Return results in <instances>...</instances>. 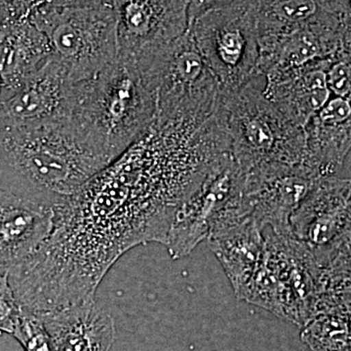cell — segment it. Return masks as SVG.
<instances>
[{"label": "cell", "mask_w": 351, "mask_h": 351, "mask_svg": "<svg viewBox=\"0 0 351 351\" xmlns=\"http://www.w3.org/2000/svg\"><path fill=\"white\" fill-rule=\"evenodd\" d=\"M1 89H2V82H1V78H0V95H1Z\"/></svg>", "instance_id": "obj_26"}, {"label": "cell", "mask_w": 351, "mask_h": 351, "mask_svg": "<svg viewBox=\"0 0 351 351\" xmlns=\"http://www.w3.org/2000/svg\"><path fill=\"white\" fill-rule=\"evenodd\" d=\"M38 316L54 351H110L117 338L114 320L95 299Z\"/></svg>", "instance_id": "obj_18"}, {"label": "cell", "mask_w": 351, "mask_h": 351, "mask_svg": "<svg viewBox=\"0 0 351 351\" xmlns=\"http://www.w3.org/2000/svg\"><path fill=\"white\" fill-rule=\"evenodd\" d=\"M188 32L221 88L262 75L253 0L191 1Z\"/></svg>", "instance_id": "obj_6"}, {"label": "cell", "mask_w": 351, "mask_h": 351, "mask_svg": "<svg viewBox=\"0 0 351 351\" xmlns=\"http://www.w3.org/2000/svg\"><path fill=\"white\" fill-rule=\"evenodd\" d=\"M230 142L212 117H156L137 142L58 203L34 274L69 302L94 298L110 267L140 244H165L173 217Z\"/></svg>", "instance_id": "obj_1"}, {"label": "cell", "mask_w": 351, "mask_h": 351, "mask_svg": "<svg viewBox=\"0 0 351 351\" xmlns=\"http://www.w3.org/2000/svg\"><path fill=\"white\" fill-rule=\"evenodd\" d=\"M80 82L51 56L19 84L0 95V125L40 126L69 121Z\"/></svg>", "instance_id": "obj_13"}, {"label": "cell", "mask_w": 351, "mask_h": 351, "mask_svg": "<svg viewBox=\"0 0 351 351\" xmlns=\"http://www.w3.org/2000/svg\"><path fill=\"white\" fill-rule=\"evenodd\" d=\"M11 335L19 341L25 351H54L43 320L36 314L22 307Z\"/></svg>", "instance_id": "obj_22"}, {"label": "cell", "mask_w": 351, "mask_h": 351, "mask_svg": "<svg viewBox=\"0 0 351 351\" xmlns=\"http://www.w3.org/2000/svg\"><path fill=\"white\" fill-rule=\"evenodd\" d=\"M265 76L221 88L212 117L230 141V154L244 171L267 163L301 165L304 129L265 96Z\"/></svg>", "instance_id": "obj_4"}, {"label": "cell", "mask_w": 351, "mask_h": 351, "mask_svg": "<svg viewBox=\"0 0 351 351\" xmlns=\"http://www.w3.org/2000/svg\"><path fill=\"white\" fill-rule=\"evenodd\" d=\"M207 241L239 298L262 261V230L252 218L240 219L214 228Z\"/></svg>", "instance_id": "obj_20"}, {"label": "cell", "mask_w": 351, "mask_h": 351, "mask_svg": "<svg viewBox=\"0 0 351 351\" xmlns=\"http://www.w3.org/2000/svg\"><path fill=\"white\" fill-rule=\"evenodd\" d=\"M21 313V306L9 284L7 274H0V332L12 334Z\"/></svg>", "instance_id": "obj_23"}, {"label": "cell", "mask_w": 351, "mask_h": 351, "mask_svg": "<svg viewBox=\"0 0 351 351\" xmlns=\"http://www.w3.org/2000/svg\"><path fill=\"white\" fill-rule=\"evenodd\" d=\"M304 152L301 166L316 178L339 176L350 165V100L330 99L304 128Z\"/></svg>", "instance_id": "obj_16"}, {"label": "cell", "mask_w": 351, "mask_h": 351, "mask_svg": "<svg viewBox=\"0 0 351 351\" xmlns=\"http://www.w3.org/2000/svg\"><path fill=\"white\" fill-rule=\"evenodd\" d=\"M156 92V117L202 120L211 117L219 83L188 31L142 71Z\"/></svg>", "instance_id": "obj_8"}, {"label": "cell", "mask_w": 351, "mask_h": 351, "mask_svg": "<svg viewBox=\"0 0 351 351\" xmlns=\"http://www.w3.org/2000/svg\"><path fill=\"white\" fill-rule=\"evenodd\" d=\"M258 73L301 68L321 60L351 57V6L346 0H320L311 19L282 36L258 41Z\"/></svg>", "instance_id": "obj_9"}, {"label": "cell", "mask_w": 351, "mask_h": 351, "mask_svg": "<svg viewBox=\"0 0 351 351\" xmlns=\"http://www.w3.org/2000/svg\"><path fill=\"white\" fill-rule=\"evenodd\" d=\"M301 339L311 351H351L350 307L314 313L302 327Z\"/></svg>", "instance_id": "obj_21"}, {"label": "cell", "mask_w": 351, "mask_h": 351, "mask_svg": "<svg viewBox=\"0 0 351 351\" xmlns=\"http://www.w3.org/2000/svg\"><path fill=\"white\" fill-rule=\"evenodd\" d=\"M34 1H21L17 10L0 25L1 93L12 89L52 56L49 43L34 24Z\"/></svg>", "instance_id": "obj_17"}, {"label": "cell", "mask_w": 351, "mask_h": 351, "mask_svg": "<svg viewBox=\"0 0 351 351\" xmlns=\"http://www.w3.org/2000/svg\"><path fill=\"white\" fill-rule=\"evenodd\" d=\"M244 198L252 219L262 230L291 233L290 218L315 177L301 165L267 163L245 171Z\"/></svg>", "instance_id": "obj_14"}, {"label": "cell", "mask_w": 351, "mask_h": 351, "mask_svg": "<svg viewBox=\"0 0 351 351\" xmlns=\"http://www.w3.org/2000/svg\"><path fill=\"white\" fill-rule=\"evenodd\" d=\"M351 59L334 62L326 73L327 87L330 93L338 98L350 100Z\"/></svg>", "instance_id": "obj_24"}, {"label": "cell", "mask_w": 351, "mask_h": 351, "mask_svg": "<svg viewBox=\"0 0 351 351\" xmlns=\"http://www.w3.org/2000/svg\"><path fill=\"white\" fill-rule=\"evenodd\" d=\"M245 175L230 152L213 164L173 217L164 244L173 260L191 254L219 219L246 210Z\"/></svg>", "instance_id": "obj_10"}, {"label": "cell", "mask_w": 351, "mask_h": 351, "mask_svg": "<svg viewBox=\"0 0 351 351\" xmlns=\"http://www.w3.org/2000/svg\"><path fill=\"white\" fill-rule=\"evenodd\" d=\"M156 113V90L133 61L119 55L80 82L69 121L110 164L149 130Z\"/></svg>", "instance_id": "obj_3"}, {"label": "cell", "mask_w": 351, "mask_h": 351, "mask_svg": "<svg viewBox=\"0 0 351 351\" xmlns=\"http://www.w3.org/2000/svg\"><path fill=\"white\" fill-rule=\"evenodd\" d=\"M110 165L71 121L0 125V189L54 207Z\"/></svg>", "instance_id": "obj_2"}, {"label": "cell", "mask_w": 351, "mask_h": 351, "mask_svg": "<svg viewBox=\"0 0 351 351\" xmlns=\"http://www.w3.org/2000/svg\"><path fill=\"white\" fill-rule=\"evenodd\" d=\"M332 62L321 60L265 75L263 94L291 121L302 127L331 99L326 73Z\"/></svg>", "instance_id": "obj_19"}, {"label": "cell", "mask_w": 351, "mask_h": 351, "mask_svg": "<svg viewBox=\"0 0 351 351\" xmlns=\"http://www.w3.org/2000/svg\"><path fill=\"white\" fill-rule=\"evenodd\" d=\"M350 178H321L291 216V233L318 267L350 253Z\"/></svg>", "instance_id": "obj_11"}, {"label": "cell", "mask_w": 351, "mask_h": 351, "mask_svg": "<svg viewBox=\"0 0 351 351\" xmlns=\"http://www.w3.org/2000/svg\"><path fill=\"white\" fill-rule=\"evenodd\" d=\"M2 335H3V334H1V332H0V337H1V336H2Z\"/></svg>", "instance_id": "obj_27"}, {"label": "cell", "mask_w": 351, "mask_h": 351, "mask_svg": "<svg viewBox=\"0 0 351 351\" xmlns=\"http://www.w3.org/2000/svg\"><path fill=\"white\" fill-rule=\"evenodd\" d=\"M262 261L239 300L302 327L313 313L315 263L292 233L263 232Z\"/></svg>", "instance_id": "obj_7"}, {"label": "cell", "mask_w": 351, "mask_h": 351, "mask_svg": "<svg viewBox=\"0 0 351 351\" xmlns=\"http://www.w3.org/2000/svg\"><path fill=\"white\" fill-rule=\"evenodd\" d=\"M189 0H115L119 55L140 71L188 31Z\"/></svg>", "instance_id": "obj_12"}, {"label": "cell", "mask_w": 351, "mask_h": 351, "mask_svg": "<svg viewBox=\"0 0 351 351\" xmlns=\"http://www.w3.org/2000/svg\"><path fill=\"white\" fill-rule=\"evenodd\" d=\"M17 5L18 1H0V25L15 12Z\"/></svg>", "instance_id": "obj_25"}, {"label": "cell", "mask_w": 351, "mask_h": 351, "mask_svg": "<svg viewBox=\"0 0 351 351\" xmlns=\"http://www.w3.org/2000/svg\"><path fill=\"white\" fill-rule=\"evenodd\" d=\"M53 226V207L0 189V274L34 255Z\"/></svg>", "instance_id": "obj_15"}, {"label": "cell", "mask_w": 351, "mask_h": 351, "mask_svg": "<svg viewBox=\"0 0 351 351\" xmlns=\"http://www.w3.org/2000/svg\"><path fill=\"white\" fill-rule=\"evenodd\" d=\"M31 17L75 82L90 80L119 56L112 1H34Z\"/></svg>", "instance_id": "obj_5"}]
</instances>
